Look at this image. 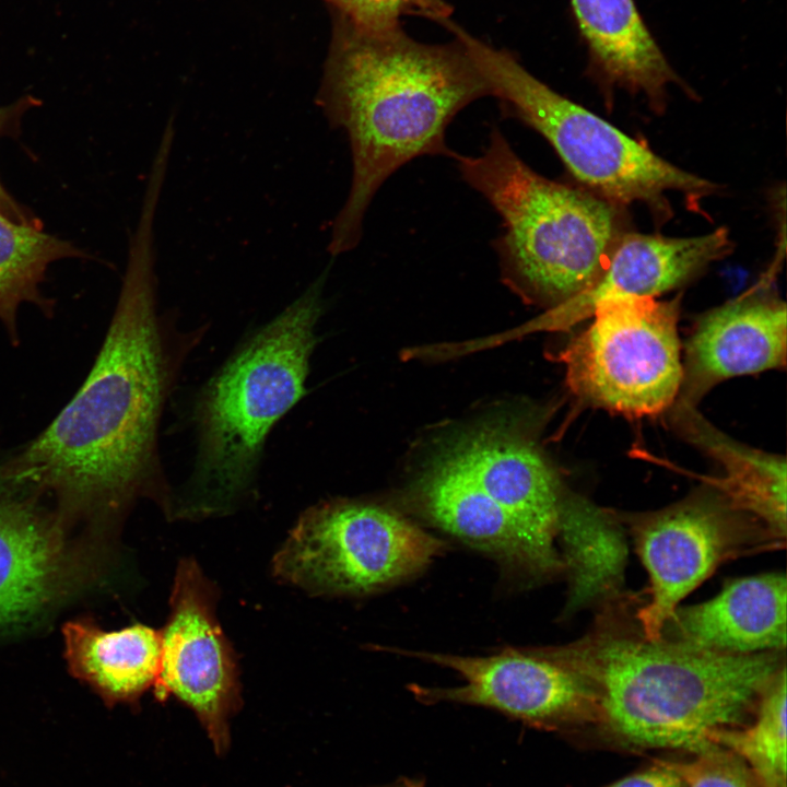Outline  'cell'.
Wrapping results in <instances>:
<instances>
[{
    "label": "cell",
    "instance_id": "1",
    "mask_svg": "<svg viewBox=\"0 0 787 787\" xmlns=\"http://www.w3.org/2000/svg\"><path fill=\"white\" fill-rule=\"evenodd\" d=\"M155 213L154 204L141 205L118 301L85 380L40 434L0 459L4 474L78 509L118 510L146 495L171 510L158 426L199 339L158 314Z\"/></svg>",
    "mask_w": 787,
    "mask_h": 787
},
{
    "label": "cell",
    "instance_id": "2",
    "mask_svg": "<svg viewBox=\"0 0 787 787\" xmlns=\"http://www.w3.org/2000/svg\"><path fill=\"white\" fill-rule=\"evenodd\" d=\"M332 13V32L316 104L350 143L352 179L336 215L328 251L354 249L380 186L424 155L456 158L446 130L472 102L491 96L462 45L420 43L401 26L360 28Z\"/></svg>",
    "mask_w": 787,
    "mask_h": 787
},
{
    "label": "cell",
    "instance_id": "3",
    "mask_svg": "<svg viewBox=\"0 0 787 787\" xmlns=\"http://www.w3.org/2000/svg\"><path fill=\"white\" fill-rule=\"evenodd\" d=\"M636 596L598 607L580 638L536 653L594 695L599 726L636 749L706 747L712 732L752 719L768 684L786 667L785 650L729 654L646 638L633 611Z\"/></svg>",
    "mask_w": 787,
    "mask_h": 787
},
{
    "label": "cell",
    "instance_id": "4",
    "mask_svg": "<svg viewBox=\"0 0 787 787\" xmlns=\"http://www.w3.org/2000/svg\"><path fill=\"white\" fill-rule=\"evenodd\" d=\"M326 277L246 340L201 388L192 411L193 467L169 516L223 515L251 492L269 433L306 395Z\"/></svg>",
    "mask_w": 787,
    "mask_h": 787
},
{
    "label": "cell",
    "instance_id": "5",
    "mask_svg": "<svg viewBox=\"0 0 787 787\" xmlns=\"http://www.w3.org/2000/svg\"><path fill=\"white\" fill-rule=\"evenodd\" d=\"M455 161L503 220L493 246L514 286L556 307L599 278L625 233L623 207L538 174L496 126L480 155Z\"/></svg>",
    "mask_w": 787,
    "mask_h": 787
},
{
    "label": "cell",
    "instance_id": "6",
    "mask_svg": "<svg viewBox=\"0 0 787 787\" xmlns=\"http://www.w3.org/2000/svg\"><path fill=\"white\" fill-rule=\"evenodd\" d=\"M491 90L503 114L540 133L569 174L588 191L621 207L642 202L661 222L672 211L667 192L682 193L689 209L719 186L686 172L595 113L555 92L510 52L497 49L449 23Z\"/></svg>",
    "mask_w": 787,
    "mask_h": 787
},
{
    "label": "cell",
    "instance_id": "7",
    "mask_svg": "<svg viewBox=\"0 0 787 787\" xmlns=\"http://www.w3.org/2000/svg\"><path fill=\"white\" fill-rule=\"evenodd\" d=\"M680 296H624L599 303L592 322L560 353L571 391L626 418L657 415L679 397L683 363Z\"/></svg>",
    "mask_w": 787,
    "mask_h": 787
},
{
    "label": "cell",
    "instance_id": "8",
    "mask_svg": "<svg viewBox=\"0 0 787 787\" xmlns=\"http://www.w3.org/2000/svg\"><path fill=\"white\" fill-rule=\"evenodd\" d=\"M443 548L395 512L334 500L301 514L272 560V573L314 595H361L418 573Z\"/></svg>",
    "mask_w": 787,
    "mask_h": 787
},
{
    "label": "cell",
    "instance_id": "9",
    "mask_svg": "<svg viewBox=\"0 0 787 787\" xmlns=\"http://www.w3.org/2000/svg\"><path fill=\"white\" fill-rule=\"evenodd\" d=\"M649 576V599L635 611L644 636L661 638L679 603L724 562L784 547L785 538L721 493L685 498L660 510L622 517Z\"/></svg>",
    "mask_w": 787,
    "mask_h": 787
},
{
    "label": "cell",
    "instance_id": "10",
    "mask_svg": "<svg viewBox=\"0 0 787 787\" xmlns=\"http://www.w3.org/2000/svg\"><path fill=\"white\" fill-rule=\"evenodd\" d=\"M218 591L191 557L179 561L167 622L161 630L158 695L188 705L218 751L228 742V719L238 707L235 653L215 615Z\"/></svg>",
    "mask_w": 787,
    "mask_h": 787
},
{
    "label": "cell",
    "instance_id": "11",
    "mask_svg": "<svg viewBox=\"0 0 787 787\" xmlns=\"http://www.w3.org/2000/svg\"><path fill=\"white\" fill-rule=\"evenodd\" d=\"M458 672L463 685L409 686L425 704L454 702L501 712L531 727L564 730L596 725L594 695L572 673L533 648H505L489 656L409 653Z\"/></svg>",
    "mask_w": 787,
    "mask_h": 787
},
{
    "label": "cell",
    "instance_id": "12",
    "mask_svg": "<svg viewBox=\"0 0 787 787\" xmlns=\"http://www.w3.org/2000/svg\"><path fill=\"white\" fill-rule=\"evenodd\" d=\"M451 447L483 492L520 529L548 576L564 571L555 548L563 492L536 446L509 432L486 428Z\"/></svg>",
    "mask_w": 787,
    "mask_h": 787
},
{
    "label": "cell",
    "instance_id": "13",
    "mask_svg": "<svg viewBox=\"0 0 787 787\" xmlns=\"http://www.w3.org/2000/svg\"><path fill=\"white\" fill-rule=\"evenodd\" d=\"M787 313L760 287L702 316L685 344L679 401L692 404L713 385L786 365Z\"/></svg>",
    "mask_w": 787,
    "mask_h": 787
},
{
    "label": "cell",
    "instance_id": "14",
    "mask_svg": "<svg viewBox=\"0 0 787 787\" xmlns=\"http://www.w3.org/2000/svg\"><path fill=\"white\" fill-rule=\"evenodd\" d=\"M726 227L700 236L667 237L625 232L599 278L569 301L553 307L540 324L571 327L591 317L596 306L624 296L656 297L697 277L731 252Z\"/></svg>",
    "mask_w": 787,
    "mask_h": 787
},
{
    "label": "cell",
    "instance_id": "15",
    "mask_svg": "<svg viewBox=\"0 0 787 787\" xmlns=\"http://www.w3.org/2000/svg\"><path fill=\"white\" fill-rule=\"evenodd\" d=\"M43 494L0 470V629L42 609L66 576L64 543Z\"/></svg>",
    "mask_w": 787,
    "mask_h": 787
},
{
    "label": "cell",
    "instance_id": "16",
    "mask_svg": "<svg viewBox=\"0 0 787 787\" xmlns=\"http://www.w3.org/2000/svg\"><path fill=\"white\" fill-rule=\"evenodd\" d=\"M786 599L784 574L731 579L710 600L678 607L661 638L729 654L785 650Z\"/></svg>",
    "mask_w": 787,
    "mask_h": 787
},
{
    "label": "cell",
    "instance_id": "17",
    "mask_svg": "<svg viewBox=\"0 0 787 787\" xmlns=\"http://www.w3.org/2000/svg\"><path fill=\"white\" fill-rule=\"evenodd\" d=\"M426 516L462 541L537 577H549L514 520L489 497L453 447L439 455L418 481Z\"/></svg>",
    "mask_w": 787,
    "mask_h": 787
},
{
    "label": "cell",
    "instance_id": "18",
    "mask_svg": "<svg viewBox=\"0 0 787 787\" xmlns=\"http://www.w3.org/2000/svg\"><path fill=\"white\" fill-rule=\"evenodd\" d=\"M590 61L602 82L665 108L670 84L683 86L645 25L634 0H571Z\"/></svg>",
    "mask_w": 787,
    "mask_h": 787
},
{
    "label": "cell",
    "instance_id": "19",
    "mask_svg": "<svg viewBox=\"0 0 787 787\" xmlns=\"http://www.w3.org/2000/svg\"><path fill=\"white\" fill-rule=\"evenodd\" d=\"M621 518L579 495L563 494L559 535L568 575L565 613L598 607L624 594L626 542Z\"/></svg>",
    "mask_w": 787,
    "mask_h": 787
},
{
    "label": "cell",
    "instance_id": "20",
    "mask_svg": "<svg viewBox=\"0 0 787 787\" xmlns=\"http://www.w3.org/2000/svg\"><path fill=\"white\" fill-rule=\"evenodd\" d=\"M71 671L107 701H131L155 684L161 668V631L134 624L104 632L87 622L63 627Z\"/></svg>",
    "mask_w": 787,
    "mask_h": 787
},
{
    "label": "cell",
    "instance_id": "21",
    "mask_svg": "<svg viewBox=\"0 0 787 787\" xmlns=\"http://www.w3.org/2000/svg\"><path fill=\"white\" fill-rule=\"evenodd\" d=\"M677 420L693 443L718 460L725 475L714 481L717 490L737 508L749 513L786 538V460L743 446L709 425L679 401Z\"/></svg>",
    "mask_w": 787,
    "mask_h": 787
},
{
    "label": "cell",
    "instance_id": "22",
    "mask_svg": "<svg viewBox=\"0 0 787 787\" xmlns=\"http://www.w3.org/2000/svg\"><path fill=\"white\" fill-rule=\"evenodd\" d=\"M78 257L85 254L72 243L0 213V322L12 345L20 344L17 314L23 304L35 305L45 317L54 316L55 302L40 290L48 267Z\"/></svg>",
    "mask_w": 787,
    "mask_h": 787
},
{
    "label": "cell",
    "instance_id": "23",
    "mask_svg": "<svg viewBox=\"0 0 787 787\" xmlns=\"http://www.w3.org/2000/svg\"><path fill=\"white\" fill-rule=\"evenodd\" d=\"M708 740L740 756L764 787H786V667L765 689L750 724L716 730Z\"/></svg>",
    "mask_w": 787,
    "mask_h": 787
},
{
    "label": "cell",
    "instance_id": "24",
    "mask_svg": "<svg viewBox=\"0 0 787 787\" xmlns=\"http://www.w3.org/2000/svg\"><path fill=\"white\" fill-rule=\"evenodd\" d=\"M353 25L366 31L400 26V17L415 15L445 24L453 12L447 0H322Z\"/></svg>",
    "mask_w": 787,
    "mask_h": 787
},
{
    "label": "cell",
    "instance_id": "25",
    "mask_svg": "<svg viewBox=\"0 0 787 787\" xmlns=\"http://www.w3.org/2000/svg\"><path fill=\"white\" fill-rule=\"evenodd\" d=\"M694 754L686 762L668 761L685 787H764L740 756L719 744L708 743Z\"/></svg>",
    "mask_w": 787,
    "mask_h": 787
},
{
    "label": "cell",
    "instance_id": "26",
    "mask_svg": "<svg viewBox=\"0 0 787 787\" xmlns=\"http://www.w3.org/2000/svg\"><path fill=\"white\" fill-rule=\"evenodd\" d=\"M40 102L32 96L24 95L13 103L0 106V138H17L21 131L22 118L31 108L39 106ZM0 213L7 218L27 225L43 227L35 214L16 201L4 188L0 180Z\"/></svg>",
    "mask_w": 787,
    "mask_h": 787
},
{
    "label": "cell",
    "instance_id": "27",
    "mask_svg": "<svg viewBox=\"0 0 787 787\" xmlns=\"http://www.w3.org/2000/svg\"><path fill=\"white\" fill-rule=\"evenodd\" d=\"M607 787H685V785L668 761H657L650 767L619 779Z\"/></svg>",
    "mask_w": 787,
    "mask_h": 787
},
{
    "label": "cell",
    "instance_id": "28",
    "mask_svg": "<svg viewBox=\"0 0 787 787\" xmlns=\"http://www.w3.org/2000/svg\"><path fill=\"white\" fill-rule=\"evenodd\" d=\"M376 787H425L424 780L413 777H400Z\"/></svg>",
    "mask_w": 787,
    "mask_h": 787
}]
</instances>
